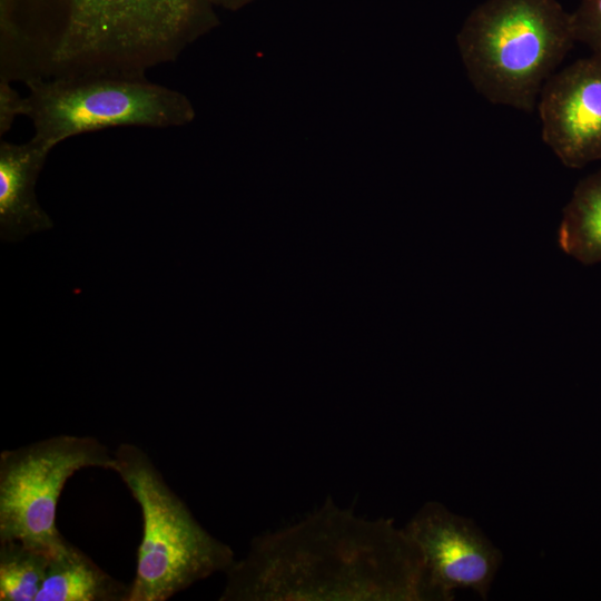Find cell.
Wrapping results in <instances>:
<instances>
[{"label": "cell", "mask_w": 601, "mask_h": 601, "mask_svg": "<svg viewBox=\"0 0 601 601\" xmlns=\"http://www.w3.org/2000/svg\"><path fill=\"white\" fill-rule=\"evenodd\" d=\"M225 573L219 601H436L404 528L331 497L298 522L255 536Z\"/></svg>", "instance_id": "cell-1"}, {"label": "cell", "mask_w": 601, "mask_h": 601, "mask_svg": "<svg viewBox=\"0 0 601 601\" xmlns=\"http://www.w3.org/2000/svg\"><path fill=\"white\" fill-rule=\"evenodd\" d=\"M560 248L584 265L601 263V170L578 183L563 209Z\"/></svg>", "instance_id": "cell-11"}, {"label": "cell", "mask_w": 601, "mask_h": 601, "mask_svg": "<svg viewBox=\"0 0 601 601\" xmlns=\"http://www.w3.org/2000/svg\"><path fill=\"white\" fill-rule=\"evenodd\" d=\"M129 585L110 577L66 541L49 558L36 601H126Z\"/></svg>", "instance_id": "cell-10"}, {"label": "cell", "mask_w": 601, "mask_h": 601, "mask_svg": "<svg viewBox=\"0 0 601 601\" xmlns=\"http://www.w3.org/2000/svg\"><path fill=\"white\" fill-rule=\"evenodd\" d=\"M571 19L575 42L601 53V0H579Z\"/></svg>", "instance_id": "cell-13"}, {"label": "cell", "mask_w": 601, "mask_h": 601, "mask_svg": "<svg viewBox=\"0 0 601 601\" xmlns=\"http://www.w3.org/2000/svg\"><path fill=\"white\" fill-rule=\"evenodd\" d=\"M50 148L31 138L23 144L0 141V236L12 242L52 228L35 186Z\"/></svg>", "instance_id": "cell-9"}, {"label": "cell", "mask_w": 601, "mask_h": 601, "mask_svg": "<svg viewBox=\"0 0 601 601\" xmlns=\"http://www.w3.org/2000/svg\"><path fill=\"white\" fill-rule=\"evenodd\" d=\"M22 116L32 138L50 149L81 134L115 127L170 128L190 124L191 101L138 72H86L26 83Z\"/></svg>", "instance_id": "cell-5"}, {"label": "cell", "mask_w": 601, "mask_h": 601, "mask_svg": "<svg viewBox=\"0 0 601 601\" xmlns=\"http://www.w3.org/2000/svg\"><path fill=\"white\" fill-rule=\"evenodd\" d=\"M257 0H211L215 7L236 11Z\"/></svg>", "instance_id": "cell-15"}, {"label": "cell", "mask_w": 601, "mask_h": 601, "mask_svg": "<svg viewBox=\"0 0 601 601\" xmlns=\"http://www.w3.org/2000/svg\"><path fill=\"white\" fill-rule=\"evenodd\" d=\"M456 43L481 96L530 112L575 39L559 0H485L465 18Z\"/></svg>", "instance_id": "cell-3"}, {"label": "cell", "mask_w": 601, "mask_h": 601, "mask_svg": "<svg viewBox=\"0 0 601 601\" xmlns=\"http://www.w3.org/2000/svg\"><path fill=\"white\" fill-rule=\"evenodd\" d=\"M420 550L436 601L469 589L486 599L501 568V550L470 518L425 502L403 526Z\"/></svg>", "instance_id": "cell-7"}, {"label": "cell", "mask_w": 601, "mask_h": 601, "mask_svg": "<svg viewBox=\"0 0 601 601\" xmlns=\"http://www.w3.org/2000/svg\"><path fill=\"white\" fill-rule=\"evenodd\" d=\"M22 1L2 0V7ZM46 11L49 28L31 50L57 20L40 57L56 68L98 69L144 62L171 50L201 30L214 7L210 0H31L35 16L13 36Z\"/></svg>", "instance_id": "cell-2"}, {"label": "cell", "mask_w": 601, "mask_h": 601, "mask_svg": "<svg viewBox=\"0 0 601 601\" xmlns=\"http://www.w3.org/2000/svg\"><path fill=\"white\" fill-rule=\"evenodd\" d=\"M23 97L9 81L0 80V137L12 127L16 118L22 115Z\"/></svg>", "instance_id": "cell-14"}, {"label": "cell", "mask_w": 601, "mask_h": 601, "mask_svg": "<svg viewBox=\"0 0 601 601\" xmlns=\"http://www.w3.org/2000/svg\"><path fill=\"white\" fill-rule=\"evenodd\" d=\"M536 108L542 140L565 167L601 160V53L556 70Z\"/></svg>", "instance_id": "cell-8"}, {"label": "cell", "mask_w": 601, "mask_h": 601, "mask_svg": "<svg viewBox=\"0 0 601 601\" xmlns=\"http://www.w3.org/2000/svg\"><path fill=\"white\" fill-rule=\"evenodd\" d=\"M114 453L92 436L56 435L0 454V543L20 541L52 554L67 540L56 525L68 480L79 470H112Z\"/></svg>", "instance_id": "cell-6"}, {"label": "cell", "mask_w": 601, "mask_h": 601, "mask_svg": "<svg viewBox=\"0 0 601 601\" xmlns=\"http://www.w3.org/2000/svg\"><path fill=\"white\" fill-rule=\"evenodd\" d=\"M50 554L20 541L0 543V600L36 601Z\"/></svg>", "instance_id": "cell-12"}, {"label": "cell", "mask_w": 601, "mask_h": 601, "mask_svg": "<svg viewBox=\"0 0 601 601\" xmlns=\"http://www.w3.org/2000/svg\"><path fill=\"white\" fill-rule=\"evenodd\" d=\"M112 471L138 503L142 519L126 601H166L234 563L231 548L196 520L140 447L121 443L114 452Z\"/></svg>", "instance_id": "cell-4"}]
</instances>
